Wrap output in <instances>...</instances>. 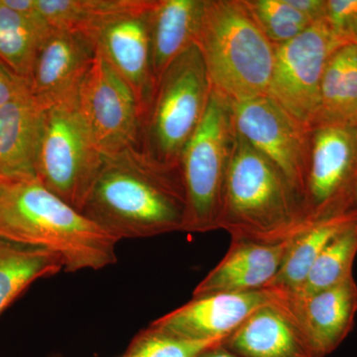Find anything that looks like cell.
I'll return each instance as SVG.
<instances>
[{
	"mask_svg": "<svg viewBox=\"0 0 357 357\" xmlns=\"http://www.w3.org/2000/svg\"><path fill=\"white\" fill-rule=\"evenodd\" d=\"M196 44L211 88L232 102L267 95L275 45L244 0H204Z\"/></svg>",
	"mask_w": 357,
	"mask_h": 357,
	"instance_id": "cell-4",
	"label": "cell"
},
{
	"mask_svg": "<svg viewBox=\"0 0 357 357\" xmlns=\"http://www.w3.org/2000/svg\"><path fill=\"white\" fill-rule=\"evenodd\" d=\"M52 29L88 33L98 18L114 10L119 0H35Z\"/></svg>",
	"mask_w": 357,
	"mask_h": 357,
	"instance_id": "cell-25",
	"label": "cell"
},
{
	"mask_svg": "<svg viewBox=\"0 0 357 357\" xmlns=\"http://www.w3.org/2000/svg\"><path fill=\"white\" fill-rule=\"evenodd\" d=\"M51 30L0 0V61L28 81L40 46Z\"/></svg>",
	"mask_w": 357,
	"mask_h": 357,
	"instance_id": "cell-23",
	"label": "cell"
},
{
	"mask_svg": "<svg viewBox=\"0 0 357 357\" xmlns=\"http://www.w3.org/2000/svg\"><path fill=\"white\" fill-rule=\"evenodd\" d=\"M236 132L274 164L303 201L312 128L265 95L234 102Z\"/></svg>",
	"mask_w": 357,
	"mask_h": 357,
	"instance_id": "cell-12",
	"label": "cell"
},
{
	"mask_svg": "<svg viewBox=\"0 0 357 357\" xmlns=\"http://www.w3.org/2000/svg\"><path fill=\"white\" fill-rule=\"evenodd\" d=\"M102 160L77 102L45 109L36 162V177L44 187L82 213Z\"/></svg>",
	"mask_w": 357,
	"mask_h": 357,
	"instance_id": "cell-7",
	"label": "cell"
},
{
	"mask_svg": "<svg viewBox=\"0 0 357 357\" xmlns=\"http://www.w3.org/2000/svg\"><path fill=\"white\" fill-rule=\"evenodd\" d=\"M28 93L27 79L18 76L0 61V107Z\"/></svg>",
	"mask_w": 357,
	"mask_h": 357,
	"instance_id": "cell-29",
	"label": "cell"
},
{
	"mask_svg": "<svg viewBox=\"0 0 357 357\" xmlns=\"http://www.w3.org/2000/svg\"><path fill=\"white\" fill-rule=\"evenodd\" d=\"M211 84L197 44L169 65L155 84L144 115L140 147L161 163L180 166L210 98Z\"/></svg>",
	"mask_w": 357,
	"mask_h": 357,
	"instance_id": "cell-5",
	"label": "cell"
},
{
	"mask_svg": "<svg viewBox=\"0 0 357 357\" xmlns=\"http://www.w3.org/2000/svg\"><path fill=\"white\" fill-rule=\"evenodd\" d=\"M185 206L181 167L130 146L102 154L82 213L121 241L183 231Z\"/></svg>",
	"mask_w": 357,
	"mask_h": 357,
	"instance_id": "cell-1",
	"label": "cell"
},
{
	"mask_svg": "<svg viewBox=\"0 0 357 357\" xmlns=\"http://www.w3.org/2000/svg\"><path fill=\"white\" fill-rule=\"evenodd\" d=\"M199 357H239L236 354L227 351L222 347V344L217 345V347H211L208 351H204Z\"/></svg>",
	"mask_w": 357,
	"mask_h": 357,
	"instance_id": "cell-31",
	"label": "cell"
},
{
	"mask_svg": "<svg viewBox=\"0 0 357 357\" xmlns=\"http://www.w3.org/2000/svg\"><path fill=\"white\" fill-rule=\"evenodd\" d=\"M357 220V210L344 215L314 220L293 237L278 273L265 288L280 292H297L326 244L337 232Z\"/></svg>",
	"mask_w": 357,
	"mask_h": 357,
	"instance_id": "cell-22",
	"label": "cell"
},
{
	"mask_svg": "<svg viewBox=\"0 0 357 357\" xmlns=\"http://www.w3.org/2000/svg\"><path fill=\"white\" fill-rule=\"evenodd\" d=\"M0 236L62 258L64 271L117 262L119 239L49 191L38 178L0 181Z\"/></svg>",
	"mask_w": 357,
	"mask_h": 357,
	"instance_id": "cell-2",
	"label": "cell"
},
{
	"mask_svg": "<svg viewBox=\"0 0 357 357\" xmlns=\"http://www.w3.org/2000/svg\"><path fill=\"white\" fill-rule=\"evenodd\" d=\"M225 340H187L148 326L133 338L122 357H199Z\"/></svg>",
	"mask_w": 357,
	"mask_h": 357,
	"instance_id": "cell-27",
	"label": "cell"
},
{
	"mask_svg": "<svg viewBox=\"0 0 357 357\" xmlns=\"http://www.w3.org/2000/svg\"><path fill=\"white\" fill-rule=\"evenodd\" d=\"M249 11L272 44L290 41L314 23L288 0H244Z\"/></svg>",
	"mask_w": 357,
	"mask_h": 357,
	"instance_id": "cell-26",
	"label": "cell"
},
{
	"mask_svg": "<svg viewBox=\"0 0 357 357\" xmlns=\"http://www.w3.org/2000/svg\"><path fill=\"white\" fill-rule=\"evenodd\" d=\"M356 206H357V185H356Z\"/></svg>",
	"mask_w": 357,
	"mask_h": 357,
	"instance_id": "cell-32",
	"label": "cell"
},
{
	"mask_svg": "<svg viewBox=\"0 0 357 357\" xmlns=\"http://www.w3.org/2000/svg\"><path fill=\"white\" fill-rule=\"evenodd\" d=\"M61 271L64 263L56 253L0 236V314L35 281Z\"/></svg>",
	"mask_w": 357,
	"mask_h": 357,
	"instance_id": "cell-21",
	"label": "cell"
},
{
	"mask_svg": "<svg viewBox=\"0 0 357 357\" xmlns=\"http://www.w3.org/2000/svg\"><path fill=\"white\" fill-rule=\"evenodd\" d=\"M222 347L239 357H317L287 312L272 299L225 338Z\"/></svg>",
	"mask_w": 357,
	"mask_h": 357,
	"instance_id": "cell-18",
	"label": "cell"
},
{
	"mask_svg": "<svg viewBox=\"0 0 357 357\" xmlns=\"http://www.w3.org/2000/svg\"><path fill=\"white\" fill-rule=\"evenodd\" d=\"M290 241L270 244L231 239L227 255L197 285L192 298L267 287L280 269Z\"/></svg>",
	"mask_w": 357,
	"mask_h": 357,
	"instance_id": "cell-16",
	"label": "cell"
},
{
	"mask_svg": "<svg viewBox=\"0 0 357 357\" xmlns=\"http://www.w3.org/2000/svg\"><path fill=\"white\" fill-rule=\"evenodd\" d=\"M357 128L314 126L303 194L307 220L357 210Z\"/></svg>",
	"mask_w": 357,
	"mask_h": 357,
	"instance_id": "cell-9",
	"label": "cell"
},
{
	"mask_svg": "<svg viewBox=\"0 0 357 357\" xmlns=\"http://www.w3.org/2000/svg\"><path fill=\"white\" fill-rule=\"evenodd\" d=\"M96 53L95 41L88 33L52 29L40 46L28 77L30 95L44 109L77 102L79 86Z\"/></svg>",
	"mask_w": 357,
	"mask_h": 357,
	"instance_id": "cell-13",
	"label": "cell"
},
{
	"mask_svg": "<svg viewBox=\"0 0 357 357\" xmlns=\"http://www.w3.org/2000/svg\"><path fill=\"white\" fill-rule=\"evenodd\" d=\"M270 301L271 294L267 288L192 298L187 304L155 319L149 326L187 340H225Z\"/></svg>",
	"mask_w": 357,
	"mask_h": 357,
	"instance_id": "cell-15",
	"label": "cell"
},
{
	"mask_svg": "<svg viewBox=\"0 0 357 357\" xmlns=\"http://www.w3.org/2000/svg\"><path fill=\"white\" fill-rule=\"evenodd\" d=\"M77 109L102 154L140 146L143 114L137 98L98 52L79 86Z\"/></svg>",
	"mask_w": 357,
	"mask_h": 357,
	"instance_id": "cell-10",
	"label": "cell"
},
{
	"mask_svg": "<svg viewBox=\"0 0 357 357\" xmlns=\"http://www.w3.org/2000/svg\"><path fill=\"white\" fill-rule=\"evenodd\" d=\"M357 128V50L356 43L337 49L324 72L314 126Z\"/></svg>",
	"mask_w": 357,
	"mask_h": 357,
	"instance_id": "cell-20",
	"label": "cell"
},
{
	"mask_svg": "<svg viewBox=\"0 0 357 357\" xmlns=\"http://www.w3.org/2000/svg\"><path fill=\"white\" fill-rule=\"evenodd\" d=\"M347 44L351 43L338 37L324 20L290 41L275 45L267 95L296 119L314 128L326 66L333 52Z\"/></svg>",
	"mask_w": 357,
	"mask_h": 357,
	"instance_id": "cell-8",
	"label": "cell"
},
{
	"mask_svg": "<svg viewBox=\"0 0 357 357\" xmlns=\"http://www.w3.org/2000/svg\"><path fill=\"white\" fill-rule=\"evenodd\" d=\"M267 289L272 301L287 312L317 357L330 356L354 328L357 314L354 276L305 297Z\"/></svg>",
	"mask_w": 357,
	"mask_h": 357,
	"instance_id": "cell-14",
	"label": "cell"
},
{
	"mask_svg": "<svg viewBox=\"0 0 357 357\" xmlns=\"http://www.w3.org/2000/svg\"><path fill=\"white\" fill-rule=\"evenodd\" d=\"M356 50H357V41L356 42Z\"/></svg>",
	"mask_w": 357,
	"mask_h": 357,
	"instance_id": "cell-33",
	"label": "cell"
},
{
	"mask_svg": "<svg viewBox=\"0 0 357 357\" xmlns=\"http://www.w3.org/2000/svg\"><path fill=\"white\" fill-rule=\"evenodd\" d=\"M303 15L306 16L312 23L326 20V0H288Z\"/></svg>",
	"mask_w": 357,
	"mask_h": 357,
	"instance_id": "cell-30",
	"label": "cell"
},
{
	"mask_svg": "<svg viewBox=\"0 0 357 357\" xmlns=\"http://www.w3.org/2000/svg\"><path fill=\"white\" fill-rule=\"evenodd\" d=\"M356 255L357 220L337 232L326 244L299 290L293 295L301 297L312 295L337 286L354 276L352 268Z\"/></svg>",
	"mask_w": 357,
	"mask_h": 357,
	"instance_id": "cell-24",
	"label": "cell"
},
{
	"mask_svg": "<svg viewBox=\"0 0 357 357\" xmlns=\"http://www.w3.org/2000/svg\"><path fill=\"white\" fill-rule=\"evenodd\" d=\"M236 137L234 102L211 88L203 119L180 159L187 202L183 231L218 229L223 185Z\"/></svg>",
	"mask_w": 357,
	"mask_h": 357,
	"instance_id": "cell-6",
	"label": "cell"
},
{
	"mask_svg": "<svg viewBox=\"0 0 357 357\" xmlns=\"http://www.w3.org/2000/svg\"><path fill=\"white\" fill-rule=\"evenodd\" d=\"M204 0H154L149 11L155 84L169 65L197 43Z\"/></svg>",
	"mask_w": 357,
	"mask_h": 357,
	"instance_id": "cell-19",
	"label": "cell"
},
{
	"mask_svg": "<svg viewBox=\"0 0 357 357\" xmlns=\"http://www.w3.org/2000/svg\"><path fill=\"white\" fill-rule=\"evenodd\" d=\"M333 32L349 43L357 41V0H326V17Z\"/></svg>",
	"mask_w": 357,
	"mask_h": 357,
	"instance_id": "cell-28",
	"label": "cell"
},
{
	"mask_svg": "<svg viewBox=\"0 0 357 357\" xmlns=\"http://www.w3.org/2000/svg\"><path fill=\"white\" fill-rule=\"evenodd\" d=\"M311 222L302 198L285 176L236 132L218 229L234 241L273 244L290 241Z\"/></svg>",
	"mask_w": 357,
	"mask_h": 357,
	"instance_id": "cell-3",
	"label": "cell"
},
{
	"mask_svg": "<svg viewBox=\"0 0 357 357\" xmlns=\"http://www.w3.org/2000/svg\"><path fill=\"white\" fill-rule=\"evenodd\" d=\"M44 115L30 93L0 107V181L37 178Z\"/></svg>",
	"mask_w": 357,
	"mask_h": 357,
	"instance_id": "cell-17",
	"label": "cell"
},
{
	"mask_svg": "<svg viewBox=\"0 0 357 357\" xmlns=\"http://www.w3.org/2000/svg\"><path fill=\"white\" fill-rule=\"evenodd\" d=\"M154 0H121L91 25L96 50L132 89L143 119L155 89L151 64L149 11Z\"/></svg>",
	"mask_w": 357,
	"mask_h": 357,
	"instance_id": "cell-11",
	"label": "cell"
}]
</instances>
